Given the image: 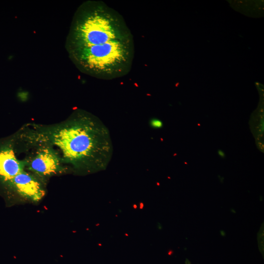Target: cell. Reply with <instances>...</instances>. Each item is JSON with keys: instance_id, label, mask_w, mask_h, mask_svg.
<instances>
[{"instance_id": "cell-1", "label": "cell", "mask_w": 264, "mask_h": 264, "mask_svg": "<svg viewBox=\"0 0 264 264\" xmlns=\"http://www.w3.org/2000/svg\"><path fill=\"white\" fill-rule=\"evenodd\" d=\"M65 47L81 72L104 80L128 74L134 58L133 38L124 19L101 0H88L79 6Z\"/></svg>"}, {"instance_id": "cell-2", "label": "cell", "mask_w": 264, "mask_h": 264, "mask_svg": "<svg viewBox=\"0 0 264 264\" xmlns=\"http://www.w3.org/2000/svg\"><path fill=\"white\" fill-rule=\"evenodd\" d=\"M48 139L62 152L63 160L86 172L105 170L113 154L109 130L97 117L82 110L53 128Z\"/></svg>"}, {"instance_id": "cell-3", "label": "cell", "mask_w": 264, "mask_h": 264, "mask_svg": "<svg viewBox=\"0 0 264 264\" xmlns=\"http://www.w3.org/2000/svg\"><path fill=\"white\" fill-rule=\"evenodd\" d=\"M29 169L42 177H49L62 171L60 160L49 148L40 149L28 163Z\"/></svg>"}, {"instance_id": "cell-4", "label": "cell", "mask_w": 264, "mask_h": 264, "mask_svg": "<svg viewBox=\"0 0 264 264\" xmlns=\"http://www.w3.org/2000/svg\"><path fill=\"white\" fill-rule=\"evenodd\" d=\"M8 186L22 197L32 201L40 200L45 195V191L39 181L23 171L18 174Z\"/></svg>"}, {"instance_id": "cell-5", "label": "cell", "mask_w": 264, "mask_h": 264, "mask_svg": "<svg viewBox=\"0 0 264 264\" xmlns=\"http://www.w3.org/2000/svg\"><path fill=\"white\" fill-rule=\"evenodd\" d=\"M23 164L18 160L12 146L0 144V182L6 184L23 170Z\"/></svg>"}, {"instance_id": "cell-6", "label": "cell", "mask_w": 264, "mask_h": 264, "mask_svg": "<svg viewBox=\"0 0 264 264\" xmlns=\"http://www.w3.org/2000/svg\"><path fill=\"white\" fill-rule=\"evenodd\" d=\"M150 124L153 128L159 129L162 127V122L157 118H154L151 120Z\"/></svg>"}, {"instance_id": "cell-7", "label": "cell", "mask_w": 264, "mask_h": 264, "mask_svg": "<svg viewBox=\"0 0 264 264\" xmlns=\"http://www.w3.org/2000/svg\"><path fill=\"white\" fill-rule=\"evenodd\" d=\"M218 153L220 157H222V158H224V156H225V154H224V152L223 151H222L220 150L218 151Z\"/></svg>"}]
</instances>
